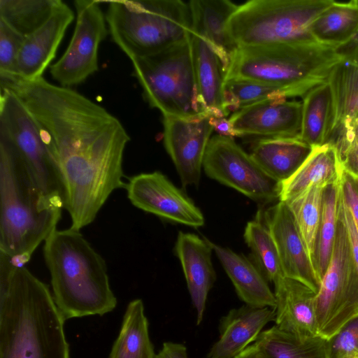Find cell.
I'll list each match as a JSON object with an SVG mask.
<instances>
[{
  "label": "cell",
  "instance_id": "obj_1",
  "mask_svg": "<svg viewBox=\"0 0 358 358\" xmlns=\"http://www.w3.org/2000/svg\"><path fill=\"white\" fill-rule=\"evenodd\" d=\"M47 132L54 145L71 227L80 231L96 218L109 196L126 187L123 156L130 137L120 121L84 95L43 77L6 80Z\"/></svg>",
  "mask_w": 358,
  "mask_h": 358
},
{
  "label": "cell",
  "instance_id": "obj_2",
  "mask_svg": "<svg viewBox=\"0 0 358 358\" xmlns=\"http://www.w3.org/2000/svg\"><path fill=\"white\" fill-rule=\"evenodd\" d=\"M64 322L48 286L0 253V358H69Z\"/></svg>",
  "mask_w": 358,
  "mask_h": 358
},
{
  "label": "cell",
  "instance_id": "obj_3",
  "mask_svg": "<svg viewBox=\"0 0 358 358\" xmlns=\"http://www.w3.org/2000/svg\"><path fill=\"white\" fill-rule=\"evenodd\" d=\"M64 203L47 196L11 145L0 138V253L24 266L56 229Z\"/></svg>",
  "mask_w": 358,
  "mask_h": 358
},
{
  "label": "cell",
  "instance_id": "obj_4",
  "mask_svg": "<svg viewBox=\"0 0 358 358\" xmlns=\"http://www.w3.org/2000/svg\"><path fill=\"white\" fill-rule=\"evenodd\" d=\"M43 255L52 296L65 320L113 311L117 299L106 264L78 230H54L44 241Z\"/></svg>",
  "mask_w": 358,
  "mask_h": 358
},
{
  "label": "cell",
  "instance_id": "obj_5",
  "mask_svg": "<svg viewBox=\"0 0 358 358\" xmlns=\"http://www.w3.org/2000/svg\"><path fill=\"white\" fill-rule=\"evenodd\" d=\"M341 60L336 48L316 41L236 47L230 55L225 80H246L282 90L287 98H303L327 81Z\"/></svg>",
  "mask_w": 358,
  "mask_h": 358
},
{
  "label": "cell",
  "instance_id": "obj_6",
  "mask_svg": "<svg viewBox=\"0 0 358 358\" xmlns=\"http://www.w3.org/2000/svg\"><path fill=\"white\" fill-rule=\"evenodd\" d=\"M106 20L114 43L131 59L157 53L189 40V2L180 0H112Z\"/></svg>",
  "mask_w": 358,
  "mask_h": 358
},
{
  "label": "cell",
  "instance_id": "obj_7",
  "mask_svg": "<svg viewBox=\"0 0 358 358\" xmlns=\"http://www.w3.org/2000/svg\"><path fill=\"white\" fill-rule=\"evenodd\" d=\"M333 0H251L238 5L227 23L236 47L315 41L313 22Z\"/></svg>",
  "mask_w": 358,
  "mask_h": 358
},
{
  "label": "cell",
  "instance_id": "obj_8",
  "mask_svg": "<svg viewBox=\"0 0 358 358\" xmlns=\"http://www.w3.org/2000/svg\"><path fill=\"white\" fill-rule=\"evenodd\" d=\"M131 62L145 99L163 117L209 116L199 96L189 38Z\"/></svg>",
  "mask_w": 358,
  "mask_h": 358
},
{
  "label": "cell",
  "instance_id": "obj_9",
  "mask_svg": "<svg viewBox=\"0 0 358 358\" xmlns=\"http://www.w3.org/2000/svg\"><path fill=\"white\" fill-rule=\"evenodd\" d=\"M0 138L18 155L33 178L49 197L64 203L56 152L47 132L10 91L1 89Z\"/></svg>",
  "mask_w": 358,
  "mask_h": 358
},
{
  "label": "cell",
  "instance_id": "obj_10",
  "mask_svg": "<svg viewBox=\"0 0 358 358\" xmlns=\"http://www.w3.org/2000/svg\"><path fill=\"white\" fill-rule=\"evenodd\" d=\"M358 316V271L338 213L336 238L315 298L317 334L329 340Z\"/></svg>",
  "mask_w": 358,
  "mask_h": 358
},
{
  "label": "cell",
  "instance_id": "obj_11",
  "mask_svg": "<svg viewBox=\"0 0 358 358\" xmlns=\"http://www.w3.org/2000/svg\"><path fill=\"white\" fill-rule=\"evenodd\" d=\"M203 169L210 178L259 203L279 201L280 182L269 176L234 138L218 134L212 136L204 155Z\"/></svg>",
  "mask_w": 358,
  "mask_h": 358
},
{
  "label": "cell",
  "instance_id": "obj_12",
  "mask_svg": "<svg viewBox=\"0 0 358 358\" xmlns=\"http://www.w3.org/2000/svg\"><path fill=\"white\" fill-rule=\"evenodd\" d=\"M101 1L76 0L75 31L62 57L50 66V74L61 86L69 87L85 81L98 71V50L108 34Z\"/></svg>",
  "mask_w": 358,
  "mask_h": 358
},
{
  "label": "cell",
  "instance_id": "obj_13",
  "mask_svg": "<svg viewBox=\"0 0 358 358\" xmlns=\"http://www.w3.org/2000/svg\"><path fill=\"white\" fill-rule=\"evenodd\" d=\"M125 189L131 203L143 211L191 227L204 224L200 209L159 171L134 176Z\"/></svg>",
  "mask_w": 358,
  "mask_h": 358
},
{
  "label": "cell",
  "instance_id": "obj_14",
  "mask_svg": "<svg viewBox=\"0 0 358 358\" xmlns=\"http://www.w3.org/2000/svg\"><path fill=\"white\" fill-rule=\"evenodd\" d=\"M163 141L184 187L199 183L204 155L213 131L209 116L163 117Z\"/></svg>",
  "mask_w": 358,
  "mask_h": 358
},
{
  "label": "cell",
  "instance_id": "obj_15",
  "mask_svg": "<svg viewBox=\"0 0 358 358\" xmlns=\"http://www.w3.org/2000/svg\"><path fill=\"white\" fill-rule=\"evenodd\" d=\"M229 119L238 137H300L302 102L266 100L234 111Z\"/></svg>",
  "mask_w": 358,
  "mask_h": 358
},
{
  "label": "cell",
  "instance_id": "obj_16",
  "mask_svg": "<svg viewBox=\"0 0 358 358\" xmlns=\"http://www.w3.org/2000/svg\"><path fill=\"white\" fill-rule=\"evenodd\" d=\"M260 213L275 242L284 276L317 292L320 280L286 203L278 201L264 213Z\"/></svg>",
  "mask_w": 358,
  "mask_h": 358
},
{
  "label": "cell",
  "instance_id": "obj_17",
  "mask_svg": "<svg viewBox=\"0 0 358 358\" xmlns=\"http://www.w3.org/2000/svg\"><path fill=\"white\" fill-rule=\"evenodd\" d=\"M73 18L72 10L62 1L47 22L25 38L17 59L15 76L25 80L41 78L55 58L65 31Z\"/></svg>",
  "mask_w": 358,
  "mask_h": 358
},
{
  "label": "cell",
  "instance_id": "obj_18",
  "mask_svg": "<svg viewBox=\"0 0 358 358\" xmlns=\"http://www.w3.org/2000/svg\"><path fill=\"white\" fill-rule=\"evenodd\" d=\"M275 326L300 340L318 336L317 292L305 284L282 276L274 283Z\"/></svg>",
  "mask_w": 358,
  "mask_h": 358
},
{
  "label": "cell",
  "instance_id": "obj_19",
  "mask_svg": "<svg viewBox=\"0 0 358 358\" xmlns=\"http://www.w3.org/2000/svg\"><path fill=\"white\" fill-rule=\"evenodd\" d=\"M211 242L191 233L180 231L175 252L181 264L187 289L196 310V324L203 320L208 294L215 280L211 260Z\"/></svg>",
  "mask_w": 358,
  "mask_h": 358
},
{
  "label": "cell",
  "instance_id": "obj_20",
  "mask_svg": "<svg viewBox=\"0 0 358 358\" xmlns=\"http://www.w3.org/2000/svg\"><path fill=\"white\" fill-rule=\"evenodd\" d=\"M275 318V310L271 307L245 304L230 310L220 319L219 338L207 358H234L255 342L266 324Z\"/></svg>",
  "mask_w": 358,
  "mask_h": 358
},
{
  "label": "cell",
  "instance_id": "obj_21",
  "mask_svg": "<svg viewBox=\"0 0 358 358\" xmlns=\"http://www.w3.org/2000/svg\"><path fill=\"white\" fill-rule=\"evenodd\" d=\"M197 88L209 116L227 117L224 95L226 68L217 51L200 34L189 37Z\"/></svg>",
  "mask_w": 358,
  "mask_h": 358
},
{
  "label": "cell",
  "instance_id": "obj_22",
  "mask_svg": "<svg viewBox=\"0 0 358 358\" xmlns=\"http://www.w3.org/2000/svg\"><path fill=\"white\" fill-rule=\"evenodd\" d=\"M211 245L239 299L247 305L275 308L274 292L254 262L228 248Z\"/></svg>",
  "mask_w": 358,
  "mask_h": 358
},
{
  "label": "cell",
  "instance_id": "obj_23",
  "mask_svg": "<svg viewBox=\"0 0 358 358\" xmlns=\"http://www.w3.org/2000/svg\"><path fill=\"white\" fill-rule=\"evenodd\" d=\"M343 169L337 150L332 143L313 147L295 173L280 182L279 201H286L314 185L327 186L339 182Z\"/></svg>",
  "mask_w": 358,
  "mask_h": 358
},
{
  "label": "cell",
  "instance_id": "obj_24",
  "mask_svg": "<svg viewBox=\"0 0 358 358\" xmlns=\"http://www.w3.org/2000/svg\"><path fill=\"white\" fill-rule=\"evenodd\" d=\"M313 148L300 137L260 138L250 155L269 176L282 182L295 173Z\"/></svg>",
  "mask_w": 358,
  "mask_h": 358
},
{
  "label": "cell",
  "instance_id": "obj_25",
  "mask_svg": "<svg viewBox=\"0 0 358 358\" xmlns=\"http://www.w3.org/2000/svg\"><path fill=\"white\" fill-rule=\"evenodd\" d=\"M192 30L206 38L215 48L226 68L236 48L227 33V23L238 5L229 0H192L189 1Z\"/></svg>",
  "mask_w": 358,
  "mask_h": 358
},
{
  "label": "cell",
  "instance_id": "obj_26",
  "mask_svg": "<svg viewBox=\"0 0 358 358\" xmlns=\"http://www.w3.org/2000/svg\"><path fill=\"white\" fill-rule=\"evenodd\" d=\"M302 99L300 138L313 148L327 143L335 122L333 95L328 81L309 91Z\"/></svg>",
  "mask_w": 358,
  "mask_h": 358
},
{
  "label": "cell",
  "instance_id": "obj_27",
  "mask_svg": "<svg viewBox=\"0 0 358 358\" xmlns=\"http://www.w3.org/2000/svg\"><path fill=\"white\" fill-rule=\"evenodd\" d=\"M148 324L143 301L137 299L130 301L108 358H155Z\"/></svg>",
  "mask_w": 358,
  "mask_h": 358
},
{
  "label": "cell",
  "instance_id": "obj_28",
  "mask_svg": "<svg viewBox=\"0 0 358 358\" xmlns=\"http://www.w3.org/2000/svg\"><path fill=\"white\" fill-rule=\"evenodd\" d=\"M358 31V0L336 1L313 22V39L337 48L349 42Z\"/></svg>",
  "mask_w": 358,
  "mask_h": 358
},
{
  "label": "cell",
  "instance_id": "obj_29",
  "mask_svg": "<svg viewBox=\"0 0 358 358\" xmlns=\"http://www.w3.org/2000/svg\"><path fill=\"white\" fill-rule=\"evenodd\" d=\"M326 187L323 185H314L284 201L293 215L314 269L323 195Z\"/></svg>",
  "mask_w": 358,
  "mask_h": 358
},
{
  "label": "cell",
  "instance_id": "obj_30",
  "mask_svg": "<svg viewBox=\"0 0 358 358\" xmlns=\"http://www.w3.org/2000/svg\"><path fill=\"white\" fill-rule=\"evenodd\" d=\"M327 341L320 336L300 340L274 325L254 343L268 358H327Z\"/></svg>",
  "mask_w": 358,
  "mask_h": 358
},
{
  "label": "cell",
  "instance_id": "obj_31",
  "mask_svg": "<svg viewBox=\"0 0 358 358\" xmlns=\"http://www.w3.org/2000/svg\"><path fill=\"white\" fill-rule=\"evenodd\" d=\"M60 0H0V20L24 37L40 29Z\"/></svg>",
  "mask_w": 358,
  "mask_h": 358
},
{
  "label": "cell",
  "instance_id": "obj_32",
  "mask_svg": "<svg viewBox=\"0 0 358 358\" xmlns=\"http://www.w3.org/2000/svg\"><path fill=\"white\" fill-rule=\"evenodd\" d=\"M327 81L334 99V129L345 120L357 119L358 66L341 60L333 68Z\"/></svg>",
  "mask_w": 358,
  "mask_h": 358
},
{
  "label": "cell",
  "instance_id": "obj_33",
  "mask_svg": "<svg viewBox=\"0 0 358 358\" xmlns=\"http://www.w3.org/2000/svg\"><path fill=\"white\" fill-rule=\"evenodd\" d=\"M243 237L254 263L268 282L274 283L284 276L275 242L260 211L255 220L247 223Z\"/></svg>",
  "mask_w": 358,
  "mask_h": 358
},
{
  "label": "cell",
  "instance_id": "obj_34",
  "mask_svg": "<svg viewBox=\"0 0 358 358\" xmlns=\"http://www.w3.org/2000/svg\"><path fill=\"white\" fill-rule=\"evenodd\" d=\"M339 202L340 182L327 185L323 195L315 262V270L320 281L329 264L336 238Z\"/></svg>",
  "mask_w": 358,
  "mask_h": 358
},
{
  "label": "cell",
  "instance_id": "obj_35",
  "mask_svg": "<svg viewBox=\"0 0 358 358\" xmlns=\"http://www.w3.org/2000/svg\"><path fill=\"white\" fill-rule=\"evenodd\" d=\"M224 102L229 113L269 99H289L280 89L261 83L231 79L225 80Z\"/></svg>",
  "mask_w": 358,
  "mask_h": 358
},
{
  "label": "cell",
  "instance_id": "obj_36",
  "mask_svg": "<svg viewBox=\"0 0 358 358\" xmlns=\"http://www.w3.org/2000/svg\"><path fill=\"white\" fill-rule=\"evenodd\" d=\"M25 38L0 20V77L15 76L17 59Z\"/></svg>",
  "mask_w": 358,
  "mask_h": 358
},
{
  "label": "cell",
  "instance_id": "obj_37",
  "mask_svg": "<svg viewBox=\"0 0 358 358\" xmlns=\"http://www.w3.org/2000/svg\"><path fill=\"white\" fill-rule=\"evenodd\" d=\"M358 352V316L327 341V358H348Z\"/></svg>",
  "mask_w": 358,
  "mask_h": 358
},
{
  "label": "cell",
  "instance_id": "obj_38",
  "mask_svg": "<svg viewBox=\"0 0 358 358\" xmlns=\"http://www.w3.org/2000/svg\"><path fill=\"white\" fill-rule=\"evenodd\" d=\"M340 192L358 231V176L344 168L340 180Z\"/></svg>",
  "mask_w": 358,
  "mask_h": 358
},
{
  "label": "cell",
  "instance_id": "obj_39",
  "mask_svg": "<svg viewBox=\"0 0 358 358\" xmlns=\"http://www.w3.org/2000/svg\"><path fill=\"white\" fill-rule=\"evenodd\" d=\"M338 213L341 219L345 224L348 236L352 255L358 271V231L351 213L341 198V192Z\"/></svg>",
  "mask_w": 358,
  "mask_h": 358
},
{
  "label": "cell",
  "instance_id": "obj_40",
  "mask_svg": "<svg viewBox=\"0 0 358 358\" xmlns=\"http://www.w3.org/2000/svg\"><path fill=\"white\" fill-rule=\"evenodd\" d=\"M155 358H188L185 345L173 342H164Z\"/></svg>",
  "mask_w": 358,
  "mask_h": 358
},
{
  "label": "cell",
  "instance_id": "obj_41",
  "mask_svg": "<svg viewBox=\"0 0 358 358\" xmlns=\"http://www.w3.org/2000/svg\"><path fill=\"white\" fill-rule=\"evenodd\" d=\"M336 51L343 60L358 66V31L349 42L336 48Z\"/></svg>",
  "mask_w": 358,
  "mask_h": 358
},
{
  "label": "cell",
  "instance_id": "obj_42",
  "mask_svg": "<svg viewBox=\"0 0 358 358\" xmlns=\"http://www.w3.org/2000/svg\"><path fill=\"white\" fill-rule=\"evenodd\" d=\"M209 120L217 134L227 137H238L229 119L226 117L209 116Z\"/></svg>",
  "mask_w": 358,
  "mask_h": 358
},
{
  "label": "cell",
  "instance_id": "obj_43",
  "mask_svg": "<svg viewBox=\"0 0 358 358\" xmlns=\"http://www.w3.org/2000/svg\"><path fill=\"white\" fill-rule=\"evenodd\" d=\"M338 155L344 168L358 176V148H348Z\"/></svg>",
  "mask_w": 358,
  "mask_h": 358
},
{
  "label": "cell",
  "instance_id": "obj_44",
  "mask_svg": "<svg viewBox=\"0 0 358 358\" xmlns=\"http://www.w3.org/2000/svg\"><path fill=\"white\" fill-rule=\"evenodd\" d=\"M234 358H268L261 348L255 343L250 345Z\"/></svg>",
  "mask_w": 358,
  "mask_h": 358
},
{
  "label": "cell",
  "instance_id": "obj_45",
  "mask_svg": "<svg viewBox=\"0 0 358 358\" xmlns=\"http://www.w3.org/2000/svg\"><path fill=\"white\" fill-rule=\"evenodd\" d=\"M348 358H358V352L353 353Z\"/></svg>",
  "mask_w": 358,
  "mask_h": 358
}]
</instances>
